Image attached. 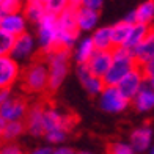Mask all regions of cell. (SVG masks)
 Here are the masks:
<instances>
[{
	"label": "cell",
	"instance_id": "6da1fadb",
	"mask_svg": "<svg viewBox=\"0 0 154 154\" xmlns=\"http://www.w3.org/2000/svg\"><path fill=\"white\" fill-rule=\"evenodd\" d=\"M112 54H113V61H112L109 72L104 75V83L107 87H118V83L131 71L138 68V65L132 51H129L128 47H115Z\"/></svg>",
	"mask_w": 154,
	"mask_h": 154
},
{
	"label": "cell",
	"instance_id": "7a4b0ae2",
	"mask_svg": "<svg viewBox=\"0 0 154 154\" xmlns=\"http://www.w3.org/2000/svg\"><path fill=\"white\" fill-rule=\"evenodd\" d=\"M22 88L29 93H43L49 90V68L44 58H35L22 69Z\"/></svg>",
	"mask_w": 154,
	"mask_h": 154
},
{
	"label": "cell",
	"instance_id": "3957f363",
	"mask_svg": "<svg viewBox=\"0 0 154 154\" xmlns=\"http://www.w3.org/2000/svg\"><path fill=\"white\" fill-rule=\"evenodd\" d=\"M49 68V91H55L61 87L63 80L69 71V58H71V51L57 47L51 54L43 57Z\"/></svg>",
	"mask_w": 154,
	"mask_h": 154
},
{
	"label": "cell",
	"instance_id": "277c9868",
	"mask_svg": "<svg viewBox=\"0 0 154 154\" xmlns=\"http://www.w3.org/2000/svg\"><path fill=\"white\" fill-rule=\"evenodd\" d=\"M57 38H58V16L49 14L36 24V41L43 57L57 49Z\"/></svg>",
	"mask_w": 154,
	"mask_h": 154
},
{
	"label": "cell",
	"instance_id": "5b68a950",
	"mask_svg": "<svg viewBox=\"0 0 154 154\" xmlns=\"http://www.w3.org/2000/svg\"><path fill=\"white\" fill-rule=\"evenodd\" d=\"M79 27L75 20V10L68 8L58 16V38L57 47L71 51L79 43Z\"/></svg>",
	"mask_w": 154,
	"mask_h": 154
},
{
	"label": "cell",
	"instance_id": "8992f818",
	"mask_svg": "<svg viewBox=\"0 0 154 154\" xmlns=\"http://www.w3.org/2000/svg\"><path fill=\"white\" fill-rule=\"evenodd\" d=\"M77 118L69 115L66 112H61L57 107L47 106L44 109V134L52 131H66L69 132L75 126Z\"/></svg>",
	"mask_w": 154,
	"mask_h": 154
},
{
	"label": "cell",
	"instance_id": "52a82bcc",
	"mask_svg": "<svg viewBox=\"0 0 154 154\" xmlns=\"http://www.w3.org/2000/svg\"><path fill=\"white\" fill-rule=\"evenodd\" d=\"M129 106V99H126L118 87H107L99 94V107L107 113H120Z\"/></svg>",
	"mask_w": 154,
	"mask_h": 154
},
{
	"label": "cell",
	"instance_id": "ba28073f",
	"mask_svg": "<svg viewBox=\"0 0 154 154\" xmlns=\"http://www.w3.org/2000/svg\"><path fill=\"white\" fill-rule=\"evenodd\" d=\"M20 63L10 55L0 57V90H11V87L20 79Z\"/></svg>",
	"mask_w": 154,
	"mask_h": 154
},
{
	"label": "cell",
	"instance_id": "9c48e42d",
	"mask_svg": "<svg viewBox=\"0 0 154 154\" xmlns=\"http://www.w3.org/2000/svg\"><path fill=\"white\" fill-rule=\"evenodd\" d=\"M36 46H38V41L27 32L16 38L10 57H13L17 63H27V61L30 63L35 52H36Z\"/></svg>",
	"mask_w": 154,
	"mask_h": 154
},
{
	"label": "cell",
	"instance_id": "30bf717a",
	"mask_svg": "<svg viewBox=\"0 0 154 154\" xmlns=\"http://www.w3.org/2000/svg\"><path fill=\"white\" fill-rule=\"evenodd\" d=\"M29 106L22 97H10L2 107H0V116L6 123L13 121H25L27 113H29Z\"/></svg>",
	"mask_w": 154,
	"mask_h": 154
},
{
	"label": "cell",
	"instance_id": "8fae6325",
	"mask_svg": "<svg viewBox=\"0 0 154 154\" xmlns=\"http://www.w3.org/2000/svg\"><path fill=\"white\" fill-rule=\"evenodd\" d=\"M145 83H146V79H145L140 66H138V68L134 69V71H131L120 83H118V90L123 93V96L126 97V99L132 101L137 96V93L143 88Z\"/></svg>",
	"mask_w": 154,
	"mask_h": 154
},
{
	"label": "cell",
	"instance_id": "7c38bea8",
	"mask_svg": "<svg viewBox=\"0 0 154 154\" xmlns=\"http://www.w3.org/2000/svg\"><path fill=\"white\" fill-rule=\"evenodd\" d=\"M44 109L43 104H35L29 109V113L25 118V129L30 135L39 137L44 135Z\"/></svg>",
	"mask_w": 154,
	"mask_h": 154
},
{
	"label": "cell",
	"instance_id": "4fadbf2b",
	"mask_svg": "<svg viewBox=\"0 0 154 154\" xmlns=\"http://www.w3.org/2000/svg\"><path fill=\"white\" fill-rule=\"evenodd\" d=\"M75 74H77V77H79L80 83L83 85V88L87 90V93H90V94L99 96L102 93V90L106 88L104 79H101V77H97L94 74H91V72L88 71L87 65H77Z\"/></svg>",
	"mask_w": 154,
	"mask_h": 154
},
{
	"label": "cell",
	"instance_id": "5bb4252c",
	"mask_svg": "<svg viewBox=\"0 0 154 154\" xmlns=\"http://www.w3.org/2000/svg\"><path fill=\"white\" fill-rule=\"evenodd\" d=\"M112 61H113L112 51H96L94 55L87 63V68L91 74L104 79V75L109 72V69L112 66Z\"/></svg>",
	"mask_w": 154,
	"mask_h": 154
},
{
	"label": "cell",
	"instance_id": "9a60e30c",
	"mask_svg": "<svg viewBox=\"0 0 154 154\" xmlns=\"http://www.w3.org/2000/svg\"><path fill=\"white\" fill-rule=\"evenodd\" d=\"M151 142H152V128L149 124H143L140 128L134 129L131 134L129 143L134 148L135 152H145L151 149Z\"/></svg>",
	"mask_w": 154,
	"mask_h": 154
},
{
	"label": "cell",
	"instance_id": "2e32d148",
	"mask_svg": "<svg viewBox=\"0 0 154 154\" xmlns=\"http://www.w3.org/2000/svg\"><path fill=\"white\" fill-rule=\"evenodd\" d=\"M0 29L5 30L6 33L13 35L14 38L20 35L27 33V17L24 13H13V14H6L0 24Z\"/></svg>",
	"mask_w": 154,
	"mask_h": 154
},
{
	"label": "cell",
	"instance_id": "e0dca14e",
	"mask_svg": "<svg viewBox=\"0 0 154 154\" xmlns=\"http://www.w3.org/2000/svg\"><path fill=\"white\" fill-rule=\"evenodd\" d=\"M75 20L80 32H94L99 22V11L80 6L79 10H75Z\"/></svg>",
	"mask_w": 154,
	"mask_h": 154
},
{
	"label": "cell",
	"instance_id": "ac0fdd59",
	"mask_svg": "<svg viewBox=\"0 0 154 154\" xmlns=\"http://www.w3.org/2000/svg\"><path fill=\"white\" fill-rule=\"evenodd\" d=\"M94 52H96V47L91 36H85V38H80L79 43L75 44L72 51V58L77 65H87L90 58L94 55Z\"/></svg>",
	"mask_w": 154,
	"mask_h": 154
},
{
	"label": "cell",
	"instance_id": "d6986e66",
	"mask_svg": "<svg viewBox=\"0 0 154 154\" xmlns=\"http://www.w3.org/2000/svg\"><path fill=\"white\" fill-rule=\"evenodd\" d=\"M134 58L137 61L138 66L145 65V63H148L149 60L154 58V29H151V32L148 33V36L143 39V43L137 46L134 51Z\"/></svg>",
	"mask_w": 154,
	"mask_h": 154
},
{
	"label": "cell",
	"instance_id": "ffe728a7",
	"mask_svg": "<svg viewBox=\"0 0 154 154\" xmlns=\"http://www.w3.org/2000/svg\"><path fill=\"white\" fill-rule=\"evenodd\" d=\"M132 102H134V107L137 112H149L154 109V90L148 85V82L137 93Z\"/></svg>",
	"mask_w": 154,
	"mask_h": 154
},
{
	"label": "cell",
	"instance_id": "44dd1931",
	"mask_svg": "<svg viewBox=\"0 0 154 154\" xmlns=\"http://www.w3.org/2000/svg\"><path fill=\"white\" fill-rule=\"evenodd\" d=\"M22 13H24V16L27 17L29 22L38 24L47 13L46 11V3H43L41 0H25Z\"/></svg>",
	"mask_w": 154,
	"mask_h": 154
},
{
	"label": "cell",
	"instance_id": "7402d4cb",
	"mask_svg": "<svg viewBox=\"0 0 154 154\" xmlns=\"http://www.w3.org/2000/svg\"><path fill=\"white\" fill-rule=\"evenodd\" d=\"M91 39L94 43L96 51H113L110 27H99V29H96L91 35Z\"/></svg>",
	"mask_w": 154,
	"mask_h": 154
},
{
	"label": "cell",
	"instance_id": "603a6c76",
	"mask_svg": "<svg viewBox=\"0 0 154 154\" xmlns=\"http://www.w3.org/2000/svg\"><path fill=\"white\" fill-rule=\"evenodd\" d=\"M151 29H152V27L145 25V24H135V25H132L131 33H129V38H128V41H126L124 47H128L129 51H134L137 46H140V44L143 43V39L148 36V33L151 32Z\"/></svg>",
	"mask_w": 154,
	"mask_h": 154
},
{
	"label": "cell",
	"instance_id": "cb8c5ba5",
	"mask_svg": "<svg viewBox=\"0 0 154 154\" xmlns=\"http://www.w3.org/2000/svg\"><path fill=\"white\" fill-rule=\"evenodd\" d=\"M110 29H112V43H113V49L115 47H124L126 41L129 38L132 25H129L128 22H124V20H120V22L110 25Z\"/></svg>",
	"mask_w": 154,
	"mask_h": 154
},
{
	"label": "cell",
	"instance_id": "d4e9b609",
	"mask_svg": "<svg viewBox=\"0 0 154 154\" xmlns=\"http://www.w3.org/2000/svg\"><path fill=\"white\" fill-rule=\"evenodd\" d=\"M137 13V24H145V25H152L154 22V0H145L143 3L135 8Z\"/></svg>",
	"mask_w": 154,
	"mask_h": 154
},
{
	"label": "cell",
	"instance_id": "484cf974",
	"mask_svg": "<svg viewBox=\"0 0 154 154\" xmlns=\"http://www.w3.org/2000/svg\"><path fill=\"white\" fill-rule=\"evenodd\" d=\"M25 129V123L24 121H13V123H6L5 131L2 134L0 142H14L16 138H19L24 134Z\"/></svg>",
	"mask_w": 154,
	"mask_h": 154
},
{
	"label": "cell",
	"instance_id": "4316f807",
	"mask_svg": "<svg viewBox=\"0 0 154 154\" xmlns=\"http://www.w3.org/2000/svg\"><path fill=\"white\" fill-rule=\"evenodd\" d=\"M16 38L13 35L6 33L5 30L0 29V57H5V55L11 54V49L14 46Z\"/></svg>",
	"mask_w": 154,
	"mask_h": 154
},
{
	"label": "cell",
	"instance_id": "83f0119b",
	"mask_svg": "<svg viewBox=\"0 0 154 154\" xmlns=\"http://www.w3.org/2000/svg\"><path fill=\"white\" fill-rule=\"evenodd\" d=\"M68 8H69L68 0H49L46 3V11L49 14H54V16H60Z\"/></svg>",
	"mask_w": 154,
	"mask_h": 154
},
{
	"label": "cell",
	"instance_id": "f1b7e54d",
	"mask_svg": "<svg viewBox=\"0 0 154 154\" xmlns=\"http://www.w3.org/2000/svg\"><path fill=\"white\" fill-rule=\"evenodd\" d=\"M24 0H3L0 3V8L5 14H13V13H22L24 8Z\"/></svg>",
	"mask_w": 154,
	"mask_h": 154
},
{
	"label": "cell",
	"instance_id": "f546056e",
	"mask_svg": "<svg viewBox=\"0 0 154 154\" xmlns=\"http://www.w3.org/2000/svg\"><path fill=\"white\" fill-rule=\"evenodd\" d=\"M109 154H135L131 143L126 142H115L109 146Z\"/></svg>",
	"mask_w": 154,
	"mask_h": 154
},
{
	"label": "cell",
	"instance_id": "4dcf8cb0",
	"mask_svg": "<svg viewBox=\"0 0 154 154\" xmlns=\"http://www.w3.org/2000/svg\"><path fill=\"white\" fill-rule=\"evenodd\" d=\"M0 154H25V152L14 142H2L0 143Z\"/></svg>",
	"mask_w": 154,
	"mask_h": 154
},
{
	"label": "cell",
	"instance_id": "1f68e13d",
	"mask_svg": "<svg viewBox=\"0 0 154 154\" xmlns=\"http://www.w3.org/2000/svg\"><path fill=\"white\" fill-rule=\"evenodd\" d=\"M66 135H68L66 131H52V132L44 134V137L49 143H61V142H65Z\"/></svg>",
	"mask_w": 154,
	"mask_h": 154
},
{
	"label": "cell",
	"instance_id": "d6a6232c",
	"mask_svg": "<svg viewBox=\"0 0 154 154\" xmlns=\"http://www.w3.org/2000/svg\"><path fill=\"white\" fill-rule=\"evenodd\" d=\"M140 69H142V72H143L146 80L154 79V58L149 60L148 63H145V65H142V66H140Z\"/></svg>",
	"mask_w": 154,
	"mask_h": 154
},
{
	"label": "cell",
	"instance_id": "836d02e7",
	"mask_svg": "<svg viewBox=\"0 0 154 154\" xmlns=\"http://www.w3.org/2000/svg\"><path fill=\"white\" fill-rule=\"evenodd\" d=\"M104 5V0H82V6L90 10H94V11H99Z\"/></svg>",
	"mask_w": 154,
	"mask_h": 154
},
{
	"label": "cell",
	"instance_id": "e575fe53",
	"mask_svg": "<svg viewBox=\"0 0 154 154\" xmlns=\"http://www.w3.org/2000/svg\"><path fill=\"white\" fill-rule=\"evenodd\" d=\"M29 154H54V148H51V146H39V148H35L33 151H30Z\"/></svg>",
	"mask_w": 154,
	"mask_h": 154
},
{
	"label": "cell",
	"instance_id": "d590c367",
	"mask_svg": "<svg viewBox=\"0 0 154 154\" xmlns=\"http://www.w3.org/2000/svg\"><path fill=\"white\" fill-rule=\"evenodd\" d=\"M123 20H124V22H128L129 25H135L137 24V13H135V10L134 11H129L128 14L124 16Z\"/></svg>",
	"mask_w": 154,
	"mask_h": 154
},
{
	"label": "cell",
	"instance_id": "8d00e7d4",
	"mask_svg": "<svg viewBox=\"0 0 154 154\" xmlns=\"http://www.w3.org/2000/svg\"><path fill=\"white\" fill-rule=\"evenodd\" d=\"M54 154H77V152L71 148H68V146H58V148L54 149Z\"/></svg>",
	"mask_w": 154,
	"mask_h": 154
},
{
	"label": "cell",
	"instance_id": "74e56055",
	"mask_svg": "<svg viewBox=\"0 0 154 154\" xmlns=\"http://www.w3.org/2000/svg\"><path fill=\"white\" fill-rule=\"evenodd\" d=\"M10 97H11L10 90H0V107H2L3 104L10 99Z\"/></svg>",
	"mask_w": 154,
	"mask_h": 154
},
{
	"label": "cell",
	"instance_id": "f35d334b",
	"mask_svg": "<svg viewBox=\"0 0 154 154\" xmlns=\"http://www.w3.org/2000/svg\"><path fill=\"white\" fill-rule=\"evenodd\" d=\"M68 3H69V8L79 10L80 6H82V0H68Z\"/></svg>",
	"mask_w": 154,
	"mask_h": 154
},
{
	"label": "cell",
	"instance_id": "ab89813d",
	"mask_svg": "<svg viewBox=\"0 0 154 154\" xmlns=\"http://www.w3.org/2000/svg\"><path fill=\"white\" fill-rule=\"evenodd\" d=\"M5 126H6V121L3 120L2 116H0V138H2V134H3V131H5Z\"/></svg>",
	"mask_w": 154,
	"mask_h": 154
},
{
	"label": "cell",
	"instance_id": "60d3db41",
	"mask_svg": "<svg viewBox=\"0 0 154 154\" xmlns=\"http://www.w3.org/2000/svg\"><path fill=\"white\" fill-rule=\"evenodd\" d=\"M146 82H148V85L154 90V79H149V80H146Z\"/></svg>",
	"mask_w": 154,
	"mask_h": 154
},
{
	"label": "cell",
	"instance_id": "b9f144b4",
	"mask_svg": "<svg viewBox=\"0 0 154 154\" xmlns=\"http://www.w3.org/2000/svg\"><path fill=\"white\" fill-rule=\"evenodd\" d=\"M5 16H6V14L2 11V8H0V24H2V20H3V17H5Z\"/></svg>",
	"mask_w": 154,
	"mask_h": 154
},
{
	"label": "cell",
	"instance_id": "7bdbcfd3",
	"mask_svg": "<svg viewBox=\"0 0 154 154\" xmlns=\"http://www.w3.org/2000/svg\"><path fill=\"white\" fill-rule=\"evenodd\" d=\"M77 154H93V152H90V151H79Z\"/></svg>",
	"mask_w": 154,
	"mask_h": 154
},
{
	"label": "cell",
	"instance_id": "ee69618b",
	"mask_svg": "<svg viewBox=\"0 0 154 154\" xmlns=\"http://www.w3.org/2000/svg\"><path fill=\"white\" fill-rule=\"evenodd\" d=\"M148 154H154V146H151V149L148 151Z\"/></svg>",
	"mask_w": 154,
	"mask_h": 154
},
{
	"label": "cell",
	"instance_id": "f6af8a7d",
	"mask_svg": "<svg viewBox=\"0 0 154 154\" xmlns=\"http://www.w3.org/2000/svg\"><path fill=\"white\" fill-rule=\"evenodd\" d=\"M41 2H43V3H47V2H49V0H41Z\"/></svg>",
	"mask_w": 154,
	"mask_h": 154
},
{
	"label": "cell",
	"instance_id": "bcb514c9",
	"mask_svg": "<svg viewBox=\"0 0 154 154\" xmlns=\"http://www.w3.org/2000/svg\"><path fill=\"white\" fill-rule=\"evenodd\" d=\"M2 2H3V0H0V3H2Z\"/></svg>",
	"mask_w": 154,
	"mask_h": 154
}]
</instances>
